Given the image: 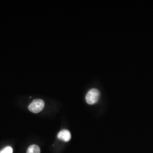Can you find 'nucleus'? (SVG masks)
I'll use <instances>...</instances> for the list:
<instances>
[{"label": "nucleus", "mask_w": 153, "mask_h": 153, "mask_svg": "<svg viewBox=\"0 0 153 153\" xmlns=\"http://www.w3.org/2000/svg\"><path fill=\"white\" fill-rule=\"evenodd\" d=\"M100 97V93L96 88L91 89L86 96V100L88 104H94L98 101Z\"/></svg>", "instance_id": "obj_1"}, {"label": "nucleus", "mask_w": 153, "mask_h": 153, "mask_svg": "<svg viewBox=\"0 0 153 153\" xmlns=\"http://www.w3.org/2000/svg\"><path fill=\"white\" fill-rule=\"evenodd\" d=\"M44 102L42 99H35L33 102L29 105L28 109L33 113L37 114L42 111L44 108Z\"/></svg>", "instance_id": "obj_2"}, {"label": "nucleus", "mask_w": 153, "mask_h": 153, "mask_svg": "<svg viewBox=\"0 0 153 153\" xmlns=\"http://www.w3.org/2000/svg\"><path fill=\"white\" fill-rule=\"evenodd\" d=\"M57 137L65 142H68L71 139V132L68 130L64 129L61 131L57 135Z\"/></svg>", "instance_id": "obj_3"}, {"label": "nucleus", "mask_w": 153, "mask_h": 153, "mask_svg": "<svg viewBox=\"0 0 153 153\" xmlns=\"http://www.w3.org/2000/svg\"><path fill=\"white\" fill-rule=\"evenodd\" d=\"M26 153H40V149L38 145H32L28 147Z\"/></svg>", "instance_id": "obj_4"}, {"label": "nucleus", "mask_w": 153, "mask_h": 153, "mask_svg": "<svg viewBox=\"0 0 153 153\" xmlns=\"http://www.w3.org/2000/svg\"><path fill=\"white\" fill-rule=\"evenodd\" d=\"M13 150L10 146H7L0 151V153H13Z\"/></svg>", "instance_id": "obj_5"}]
</instances>
